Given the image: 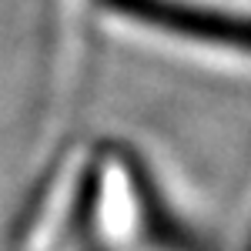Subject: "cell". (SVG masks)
Wrapping results in <instances>:
<instances>
[{"instance_id":"6da1fadb","label":"cell","mask_w":251,"mask_h":251,"mask_svg":"<svg viewBox=\"0 0 251 251\" xmlns=\"http://www.w3.org/2000/svg\"><path fill=\"white\" fill-rule=\"evenodd\" d=\"M111 10L131 17L134 24L168 30L174 37L204 40L251 54V17H234L225 10L181 3V0H104Z\"/></svg>"}]
</instances>
